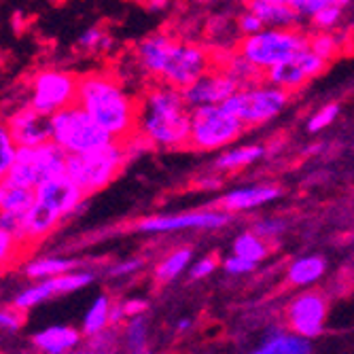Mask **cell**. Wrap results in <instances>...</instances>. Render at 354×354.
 I'll list each match as a JSON object with an SVG mask.
<instances>
[{
    "instance_id": "44",
    "label": "cell",
    "mask_w": 354,
    "mask_h": 354,
    "mask_svg": "<svg viewBox=\"0 0 354 354\" xmlns=\"http://www.w3.org/2000/svg\"><path fill=\"white\" fill-rule=\"evenodd\" d=\"M147 310V301L145 299H127L125 304H123V312H125V316H140L142 312Z\"/></svg>"
},
{
    "instance_id": "18",
    "label": "cell",
    "mask_w": 354,
    "mask_h": 354,
    "mask_svg": "<svg viewBox=\"0 0 354 354\" xmlns=\"http://www.w3.org/2000/svg\"><path fill=\"white\" fill-rule=\"evenodd\" d=\"M59 221H62V216L55 210H51L49 206H45L43 202L37 200V204L19 218V227H17L15 236H17V240L19 238H41V236H47Z\"/></svg>"
},
{
    "instance_id": "25",
    "label": "cell",
    "mask_w": 354,
    "mask_h": 354,
    "mask_svg": "<svg viewBox=\"0 0 354 354\" xmlns=\"http://www.w3.org/2000/svg\"><path fill=\"white\" fill-rule=\"evenodd\" d=\"M106 325H111V301H109V297L100 295L93 299L91 308L87 310V314L83 318V333L95 337V335L104 333Z\"/></svg>"
},
{
    "instance_id": "45",
    "label": "cell",
    "mask_w": 354,
    "mask_h": 354,
    "mask_svg": "<svg viewBox=\"0 0 354 354\" xmlns=\"http://www.w3.org/2000/svg\"><path fill=\"white\" fill-rule=\"evenodd\" d=\"M140 268V259H132V261H123L119 266H115L111 270L113 276H123V274H130V272H136Z\"/></svg>"
},
{
    "instance_id": "27",
    "label": "cell",
    "mask_w": 354,
    "mask_h": 354,
    "mask_svg": "<svg viewBox=\"0 0 354 354\" xmlns=\"http://www.w3.org/2000/svg\"><path fill=\"white\" fill-rule=\"evenodd\" d=\"M77 268V261L73 259H55V257H49V259H37L26 266V274L30 278H53V276H62L68 274Z\"/></svg>"
},
{
    "instance_id": "37",
    "label": "cell",
    "mask_w": 354,
    "mask_h": 354,
    "mask_svg": "<svg viewBox=\"0 0 354 354\" xmlns=\"http://www.w3.org/2000/svg\"><path fill=\"white\" fill-rule=\"evenodd\" d=\"M238 30L242 32V37H252V35H259V32L266 30V24L261 17H257L252 11L244 9L240 15H238Z\"/></svg>"
},
{
    "instance_id": "33",
    "label": "cell",
    "mask_w": 354,
    "mask_h": 354,
    "mask_svg": "<svg viewBox=\"0 0 354 354\" xmlns=\"http://www.w3.org/2000/svg\"><path fill=\"white\" fill-rule=\"evenodd\" d=\"M339 113H342V106H339V102H329V104H325V106H320L310 119H308V132L310 134H318V132H323L325 127H329L337 117H339Z\"/></svg>"
},
{
    "instance_id": "36",
    "label": "cell",
    "mask_w": 354,
    "mask_h": 354,
    "mask_svg": "<svg viewBox=\"0 0 354 354\" xmlns=\"http://www.w3.org/2000/svg\"><path fill=\"white\" fill-rule=\"evenodd\" d=\"M125 339H127V348H130L134 354L145 352V348H147V325L140 316H134L132 323L127 325Z\"/></svg>"
},
{
    "instance_id": "53",
    "label": "cell",
    "mask_w": 354,
    "mask_h": 354,
    "mask_svg": "<svg viewBox=\"0 0 354 354\" xmlns=\"http://www.w3.org/2000/svg\"><path fill=\"white\" fill-rule=\"evenodd\" d=\"M73 354H89V352H73Z\"/></svg>"
},
{
    "instance_id": "46",
    "label": "cell",
    "mask_w": 354,
    "mask_h": 354,
    "mask_svg": "<svg viewBox=\"0 0 354 354\" xmlns=\"http://www.w3.org/2000/svg\"><path fill=\"white\" fill-rule=\"evenodd\" d=\"M198 185H200V189H221L223 180L218 176H204L198 180Z\"/></svg>"
},
{
    "instance_id": "20",
    "label": "cell",
    "mask_w": 354,
    "mask_h": 354,
    "mask_svg": "<svg viewBox=\"0 0 354 354\" xmlns=\"http://www.w3.org/2000/svg\"><path fill=\"white\" fill-rule=\"evenodd\" d=\"M263 155H266V147H261V145L230 147L216 155V159L212 162V168L216 172H236L240 168H246V166H252L254 162H259Z\"/></svg>"
},
{
    "instance_id": "26",
    "label": "cell",
    "mask_w": 354,
    "mask_h": 354,
    "mask_svg": "<svg viewBox=\"0 0 354 354\" xmlns=\"http://www.w3.org/2000/svg\"><path fill=\"white\" fill-rule=\"evenodd\" d=\"M93 280L91 274L87 272H81V274H62V276H53V278H45L43 284L47 286L49 291V297H57V295H68V293H75L79 288L87 286L89 282Z\"/></svg>"
},
{
    "instance_id": "4",
    "label": "cell",
    "mask_w": 354,
    "mask_h": 354,
    "mask_svg": "<svg viewBox=\"0 0 354 354\" xmlns=\"http://www.w3.org/2000/svg\"><path fill=\"white\" fill-rule=\"evenodd\" d=\"M51 140L66 155H89L106 149L115 138L79 104L51 115Z\"/></svg>"
},
{
    "instance_id": "11",
    "label": "cell",
    "mask_w": 354,
    "mask_h": 354,
    "mask_svg": "<svg viewBox=\"0 0 354 354\" xmlns=\"http://www.w3.org/2000/svg\"><path fill=\"white\" fill-rule=\"evenodd\" d=\"M327 64L323 57H318L314 51L304 49L299 53H295L293 57H288L286 62L278 64V66L270 68L266 75H263V81L270 83V85H276L280 89H286V91H299L308 81L316 79L318 75H323Z\"/></svg>"
},
{
    "instance_id": "43",
    "label": "cell",
    "mask_w": 354,
    "mask_h": 354,
    "mask_svg": "<svg viewBox=\"0 0 354 354\" xmlns=\"http://www.w3.org/2000/svg\"><path fill=\"white\" fill-rule=\"evenodd\" d=\"M17 236L13 232H7V230H0V254H3V259H9V250H11V244H15Z\"/></svg>"
},
{
    "instance_id": "2",
    "label": "cell",
    "mask_w": 354,
    "mask_h": 354,
    "mask_svg": "<svg viewBox=\"0 0 354 354\" xmlns=\"http://www.w3.org/2000/svg\"><path fill=\"white\" fill-rule=\"evenodd\" d=\"M77 104L115 140H127L138 132L140 102L106 73H87L79 77Z\"/></svg>"
},
{
    "instance_id": "39",
    "label": "cell",
    "mask_w": 354,
    "mask_h": 354,
    "mask_svg": "<svg viewBox=\"0 0 354 354\" xmlns=\"http://www.w3.org/2000/svg\"><path fill=\"white\" fill-rule=\"evenodd\" d=\"M288 5H291L301 17H312L323 7L331 5V0H288Z\"/></svg>"
},
{
    "instance_id": "48",
    "label": "cell",
    "mask_w": 354,
    "mask_h": 354,
    "mask_svg": "<svg viewBox=\"0 0 354 354\" xmlns=\"http://www.w3.org/2000/svg\"><path fill=\"white\" fill-rule=\"evenodd\" d=\"M350 3H352V0H331V5H335V7H339V9H346Z\"/></svg>"
},
{
    "instance_id": "1",
    "label": "cell",
    "mask_w": 354,
    "mask_h": 354,
    "mask_svg": "<svg viewBox=\"0 0 354 354\" xmlns=\"http://www.w3.org/2000/svg\"><path fill=\"white\" fill-rule=\"evenodd\" d=\"M136 62L142 73L178 89H187L210 73L212 59L206 49L176 41L164 32L145 37L136 45Z\"/></svg>"
},
{
    "instance_id": "28",
    "label": "cell",
    "mask_w": 354,
    "mask_h": 354,
    "mask_svg": "<svg viewBox=\"0 0 354 354\" xmlns=\"http://www.w3.org/2000/svg\"><path fill=\"white\" fill-rule=\"evenodd\" d=\"M234 254L244 257V259H248V261L259 263L261 259H266L268 246H266L263 238H259L254 232H244L234 242Z\"/></svg>"
},
{
    "instance_id": "10",
    "label": "cell",
    "mask_w": 354,
    "mask_h": 354,
    "mask_svg": "<svg viewBox=\"0 0 354 354\" xmlns=\"http://www.w3.org/2000/svg\"><path fill=\"white\" fill-rule=\"evenodd\" d=\"M232 221V214L223 208L216 210H189L176 214L145 216L136 223V230L145 234H168L183 230H218Z\"/></svg>"
},
{
    "instance_id": "22",
    "label": "cell",
    "mask_w": 354,
    "mask_h": 354,
    "mask_svg": "<svg viewBox=\"0 0 354 354\" xmlns=\"http://www.w3.org/2000/svg\"><path fill=\"white\" fill-rule=\"evenodd\" d=\"M35 204H37V189L13 187L3 183V189H0V208H3V214L21 218Z\"/></svg>"
},
{
    "instance_id": "12",
    "label": "cell",
    "mask_w": 354,
    "mask_h": 354,
    "mask_svg": "<svg viewBox=\"0 0 354 354\" xmlns=\"http://www.w3.org/2000/svg\"><path fill=\"white\" fill-rule=\"evenodd\" d=\"M240 87L242 85L225 71H210L204 77H200L193 85L183 89V95H185L187 106L193 111L200 106H221L227 102Z\"/></svg>"
},
{
    "instance_id": "42",
    "label": "cell",
    "mask_w": 354,
    "mask_h": 354,
    "mask_svg": "<svg viewBox=\"0 0 354 354\" xmlns=\"http://www.w3.org/2000/svg\"><path fill=\"white\" fill-rule=\"evenodd\" d=\"M214 268H216V259L214 257H206V259H200L191 268V278H206L208 274L214 272Z\"/></svg>"
},
{
    "instance_id": "23",
    "label": "cell",
    "mask_w": 354,
    "mask_h": 354,
    "mask_svg": "<svg viewBox=\"0 0 354 354\" xmlns=\"http://www.w3.org/2000/svg\"><path fill=\"white\" fill-rule=\"evenodd\" d=\"M250 354H310V342L301 335H288V333H274L268 342Z\"/></svg>"
},
{
    "instance_id": "52",
    "label": "cell",
    "mask_w": 354,
    "mask_h": 354,
    "mask_svg": "<svg viewBox=\"0 0 354 354\" xmlns=\"http://www.w3.org/2000/svg\"><path fill=\"white\" fill-rule=\"evenodd\" d=\"M200 3H218V0H200Z\"/></svg>"
},
{
    "instance_id": "41",
    "label": "cell",
    "mask_w": 354,
    "mask_h": 354,
    "mask_svg": "<svg viewBox=\"0 0 354 354\" xmlns=\"http://www.w3.org/2000/svg\"><path fill=\"white\" fill-rule=\"evenodd\" d=\"M21 312L24 310H19V308H5L3 310V314H0V325H3V329H19L21 327Z\"/></svg>"
},
{
    "instance_id": "21",
    "label": "cell",
    "mask_w": 354,
    "mask_h": 354,
    "mask_svg": "<svg viewBox=\"0 0 354 354\" xmlns=\"http://www.w3.org/2000/svg\"><path fill=\"white\" fill-rule=\"evenodd\" d=\"M32 342L45 354H68L81 342V335L73 327H49L39 331Z\"/></svg>"
},
{
    "instance_id": "47",
    "label": "cell",
    "mask_w": 354,
    "mask_h": 354,
    "mask_svg": "<svg viewBox=\"0 0 354 354\" xmlns=\"http://www.w3.org/2000/svg\"><path fill=\"white\" fill-rule=\"evenodd\" d=\"M123 316H125V312H123V304H121V306H111V325H117Z\"/></svg>"
},
{
    "instance_id": "29",
    "label": "cell",
    "mask_w": 354,
    "mask_h": 354,
    "mask_svg": "<svg viewBox=\"0 0 354 354\" xmlns=\"http://www.w3.org/2000/svg\"><path fill=\"white\" fill-rule=\"evenodd\" d=\"M230 77H234L242 87L246 85H254L259 79H263V73L259 68H254L252 64L242 55V53H234L227 62V66L223 68Z\"/></svg>"
},
{
    "instance_id": "8",
    "label": "cell",
    "mask_w": 354,
    "mask_h": 354,
    "mask_svg": "<svg viewBox=\"0 0 354 354\" xmlns=\"http://www.w3.org/2000/svg\"><path fill=\"white\" fill-rule=\"evenodd\" d=\"M127 162L123 140H113L106 149L89 155H68L66 174L83 189L85 196L104 189Z\"/></svg>"
},
{
    "instance_id": "5",
    "label": "cell",
    "mask_w": 354,
    "mask_h": 354,
    "mask_svg": "<svg viewBox=\"0 0 354 354\" xmlns=\"http://www.w3.org/2000/svg\"><path fill=\"white\" fill-rule=\"evenodd\" d=\"M310 47V37L299 28H266L259 35L242 37L238 53H242L263 75L278 64Z\"/></svg>"
},
{
    "instance_id": "9",
    "label": "cell",
    "mask_w": 354,
    "mask_h": 354,
    "mask_svg": "<svg viewBox=\"0 0 354 354\" xmlns=\"http://www.w3.org/2000/svg\"><path fill=\"white\" fill-rule=\"evenodd\" d=\"M79 77L68 71L45 68L32 77L30 83V106L51 117L57 111L77 104Z\"/></svg>"
},
{
    "instance_id": "3",
    "label": "cell",
    "mask_w": 354,
    "mask_h": 354,
    "mask_svg": "<svg viewBox=\"0 0 354 354\" xmlns=\"http://www.w3.org/2000/svg\"><path fill=\"white\" fill-rule=\"evenodd\" d=\"M138 132L157 149H183L191 138V109L183 89L159 81L140 100Z\"/></svg>"
},
{
    "instance_id": "7",
    "label": "cell",
    "mask_w": 354,
    "mask_h": 354,
    "mask_svg": "<svg viewBox=\"0 0 354 354\" xmlns=\"http://www.w3.org/2000/svg\"><path fill=\"white\" fill-rule=\"evenodd\" d=\"M248 127L223 106H200L191 111L189 147L196 151L230 149Z\"/></svg>"
},
{
    "instance_id": "32",
    "label": "cell",
    "mask_w": 354,
    "mask_h": 354,
    "mask_svg": "<svg viewBox=\"0 0 354 354\" xmlns=\"http://www.w3.org/2000/svg\"><path fill=\"white\" fill-rule=\"evenodd\" d=\"M310 51H314L325 62H331L339 53V39L331 32H316L310 37Z\"/></svg>"
},
{
    "instance_id": "50",
    "label": "cell",
    "mask_w": 354,
    "mask_h": 354,
    "mask_svg": "<svg viewBox=\"0 0 354 354\" xmlns=\"http://www.w3.org/2000/svg\"><path fill=\"white\" fill-rule=\"evenodd\" d=\"M187 327H189V320H187V318H185V320H180V323H178V329L183 331V329H187Z\"/></svg>"
},
{
    "instance_id": "13",
    "label": "cell",
    "mask_w": 354,
    "mask_h": 354,
    "mask_svg": "<svg viewBox=\"0 0 354 354\" xmlns=\"http://www.w3.org/2000/svg\"><path fill=\"white\" fill-rule=\"evenodd\" d=\"M5 125L19 147H39L51 140V117L39 113L30 104H24L7 115Z\"/></svg>"
},
{
    "instance_id": "35",
    "label": "cell",
    "mask_w": 354,
    "mask_h": 354,
    "mask_svg": "<svg viewBox=\"0 0 354 354\" xmlns=\"http://www.w3.org/2000/svg\"><path fill=\"white\" fill-rule=\"evenodd\" d=\"M342 15H344V9H339L335 5H327V7H323L318 13H314L310 17V24L318 32H329L342 21Z\"/></svg>"
},
{
    "instance_id": "30",
    "label": "cell",
    "mask_w": 354,
    "mask_h": 354,
    "mask_svg": "<svg viewBox=\"0 0 354 354\" xmlns=\"http://www.w3.org/2000/svg\"><path fill=\"white\" fill-rule=\"evenodd\" d=\"M191 248H178V250H174L170 257H166V259L157 266V270H155V278L159 280V282H170V280H174L180 272H185V268L189 266V261H191Z\"/></svg>"
},
{
    "instance_id": "6",
    "label": "cell",
    "mask_w": 354,
    "mask_h": 354,
    "mask_svg": "<svg viewBox=\"0 0 354 354\" xmlns=\"http://www.w3.org/2000/svg\"><path fill=\"white\" fill-rule=\"evenodd\" d=\"M291 91L280 89L270 83H254L240 87L232 98L221 104L225 111L236 115L246 127H259L274 121L291 100Z\"/></svg>"
},
{
    "instance_id": "14",
    "label": "cell",
    "mask_w": 354,
    "mask_h": 354,
    "mask_svg": "<svg viewBox=\"0 0 354 354\" xmlns=\"http://www.w3.org/2000/svg\"><path fill=\"white\" fill-rule=\"evenodd\" d=\"M85 198L87 196L83 193V189L68 174L47 178L37 187V200L55 210L62 218L73 212H79L85 204Z\"/></svg>"
},
{
    "instance_id": "34",
    "label": "cell",
    "mask_w": 354,
    "mask_h": 354,
    "mask_svg": "<svg viewBox=\"0 0 354 354\" xmlns=\"http://www.w3.org/2000/svg\"><path fill=\"white\" fill-rule=\"evenodd\" d=\"M17 153H19V145L13 140L11 132L3 123V127H0V172H3V174L9 172V168L15 164Z\"/></svg>"
},
{
    "instance_id": "17",
    "label": "cell",
    "mask_w": 354,
    "mask_h": 354,
    "mask_svg": "<svg viewBox=\"0 0 354 354\" xmlns=\"http://www.w3.org/2000/svg\"><path fill=\"white\" fill-rule=\"evenodd\" d=\"M3 183L13 187H26V189H37L41 185V172L37 164L35 147H19L15 164L9 168L7 174H3Z\"/></svg>"
},
{
    "instance_id": "40",
    "label": "cell",
    "mask_w": 354,
    "mask_h": 354,
    "mask_svg": "<svg viewBox=\"0 0 354 354\" xmlns=\"http://www.w3.org/2000/svg\"><path fill=\"white\" fill-rule=\"evenodd\" d=\"M257 268L254 261H248L244 257H238V254H232L227 261H225V272L227 274H246V272H252Z\"/></svg>"
},
{
    "instance_id": "31",
    "label": "cell",
    "mask_w": 354,
    "mask_h": 354,
    "mask_svg": "<svg viewBox=\"0 0 354 354\" xmlns=\"http://www.w3.org/2000/svg\"><path fill=\"white\" fill-rule=\"evenodd\" d=\"M115 45L113 37L100 26H91L87 28L77 41V47L83 49L85 53H98V51H109Z\"/></svg>"
},
{
    "instance_id": "49",
    "label": "cell",
    "mask_w": 354,
    "mask_h": 354,
    "mask_svg": "<svg viewBox=\"0 0 354 354\" xmlns=\"http://www.w3.org/2000/svg\"><path fill=\"white\" fill-rule=\"evenodd\" d=\"M89 354H111L109 350H102V348H93V350H89Z\"/></svg>"
},
{
    "instance_id": "38",
    "label": "cell",
    "mask_w": 354,
    "mask_h": 354,
    "mask_svg": "<svg viewBox=\"0 0 354 354\" xmlns=\"http://www.w3.org/2000/svg\"><path fill=\"white\" fill-rule=\"evenodd\" d=\"M252 232L259 238H276L278 234L284 232V223L280 218H261L254 223Z\"/></svg>"
},
{
    "instance_id": "15",
    "label": "cell",
    "mask_w": 354,
    "mask_h": 354,
    "mask_svg": "<svg viewBox=\"0 0 354 354\" xmlns=\"http://www.w3.org/2000/svg\"><path fill=\"white\" fill-rule=\"evenodd\" d=\"M327 318V304L316 293H306L297 297L288 308V320L297 335L301 337H318L323 333Z\"/></svg>"
},
{
    "instance_id": "24",
    "label": "cell",
    "mask_w": 354,
    "mask_h": 354,
    "mask_svg": "<svg viewBox=\"0 0 354 354\" xmlns=\"http://www.w3.org/2000/svg\"><path fill=\"white\" fill-rule=\"evenodd\" d=\"M325 259H320V257H304L288 268V282L297 286L312 284L325 274Z\"/></svg>"
},
{
    "instance_id": "19",
    "label": "cell",
    "mask_w": 354,
    "mask_h": 354,
    "mask_svg": "<svg viewBox=\"0 0 354 354\" xmlns=\"http://www.w3.org/2000/svg\"><path fill=\"white\" fill-rule=\"evenodd\" d=\"M246 9L261 17L266 28H297L301 17L291 5L266 3V0H248Z\"/></svg>"
},
{
    "instance_id": "16",
    "label": "cell",
    "mask_w": 354,
    "mask_h": 354,
    "mask_svg": "<svg viewBox=\"0 0 354 354\" xmlns=\"http://www.w3.org/2000/svg\"><path fill=\"white\" fill-rule=\"evenodd\" d=\"M282 196L280 187L276 185H250V187H240L232 189L218 200V208L227 212H244L259 208L263 204H270Z\"/></svg>"
},
{
    "instance_id": "51",
    "label": "cell",
    "mask_w": 354,
    "mask_h": 354,
    "mask_svg": "<svg viewBox=\"0 0 354 354\" xmlns=\"http://www.w3.org/2000/svg\"><path fill=\"white\" fill-rule=\"evenodd\" d=\"M266 3H278V5H288V0H266Z\"/></svg>"
}]
</instances>
